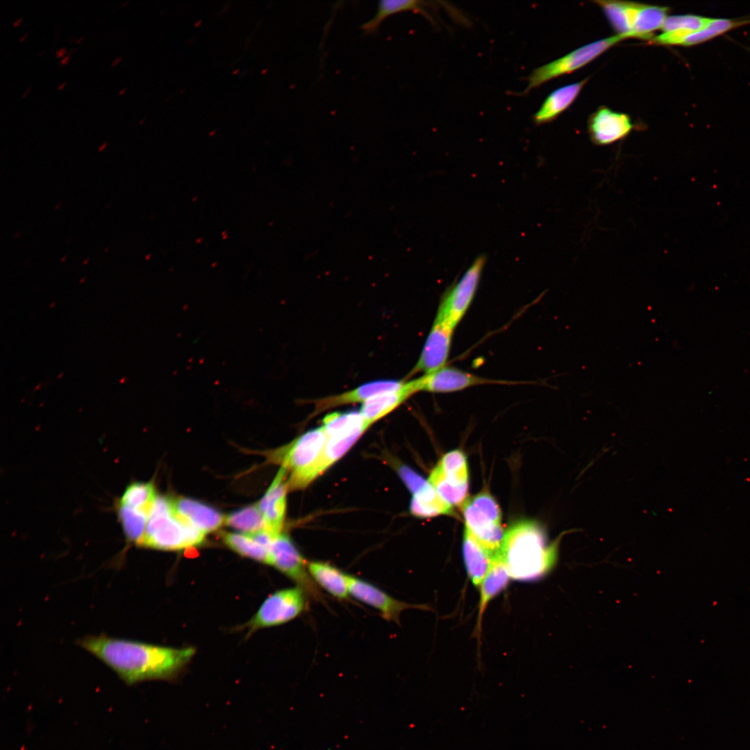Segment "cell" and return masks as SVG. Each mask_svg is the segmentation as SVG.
Segmentation results:
<instances>
[{
	"label": "cell",
	"instance_id": "cell-43",
	"mask_svg": "<svg viewBox=\"0 0 750 750\" xmlns=\"http://www.w3.org/2000/svg\"><path fill=\"white\" fill-rule=\"evenodd\" d=\"M65 82H63V83H61V84H60V85H59V86L58 87V90H60V89H62V88H63V86L65 85Z\"/></svg>",
	"mask_w": 750,
	"mask_h": 750
},
{
	"label": "cell",
	"instance_id": "cell-14",
	"mask_svg": "<svg viewBox=\"0 0 750 750\" xmlns=\"http://www.w3.org/2000/svg\"><path fill=\"white\" fill-rule=\"evenodd\" d=\"M364 431L327 437L322 451L313 463L301 476L288 483V490L303 489L328 468L342 457L356 443Z\"/></svg>",
	"mask_w": 750,
	"mask_h": 750
},
{
	"label": "cell",
	"instance_id": "cell-27",
	"mask_svg": "<svg viewBox=\"0 0 750 750\" xmlns=\"http://www.w3.org/2000/svg\"><path fill=\"white\" fill-rule=\"evenodd\" d=\"M669 11L670 8L667 6L641 3L631 38L649 41L654 36L653 33L662 28Z\"/></svg>",
	"mask_w": 750,
	"mask_h": 750
},
{
	"label": "cell",
	"instance_id": "cell-23",
	"mask_svg": "<svg viewBox=\"0 0 750 750\" xmlns=\"http://www.w3.org/2000/svg\"><path fill=\"white\" fill-rule=\"evenodd\" d=\"M308 569L316 585L333 597L344 600L350 596L348 574L328 562L321 561L308 562Z\"/></svg>",
	"mask_w": 750,
	"mask_h": 750
},
{
	"label": "cell",
	"instance_id": "cell-4",
	"mask_svg": "<svg viewBox=\"0 0 750 750\" xmlns=\"http://www.w3.org/2000/svg\"><path fill=\"white\" fill-rule=\"evenodd\" d=\"M465 528L493 555L499 553L505 532L499 504L488 492L468 498L462 505Z\"/></svg>",
	"mask_w": 750,
	"mask_h": 750
},
{
	"label": "cell",
	"instance_id": "cell-40",
	"mask_svg": "<svg viewBox=\"0 0 750 750\" xmlns=\"http://www.w3.org/2000/svg\"><path fill=\"white\" fill-rule=\"evenodd\" d=\"M107 145V142H103L99 147V151H101Z\"/></svg>",
	"mask_w": 750,
	"mask_h": 750
},
{
	"label": "cell",
	"instance_id": "cell-3",
	"mask_svg": "<svg viewBox=\"0 0 750 750\" xmlns=\"http://www.w3.org/2000/svg\"><path fill=\"white\" fill-rule=\"evenodd\" d=\"M205 533L180 519L172 498L157 497L148 517L144 534L138 546L176 551L201 544Z\"/></svg>",
	"mask_w": 750,
	"mask_h": 750
},
{
	"label": "cell",
	"instance_id": "cell-47",
	"mask_svg": "<svg viewBox=\"0 0 750 750\" xmlns=\"http://www.w3.org/2000/svg\"><path fill=\"white\" fill-rule=\"evenodd\" d=\"M43 53H44V50H43L40 53H39L38 56H40Z\"/></svg>",
	"mask_w": 750,
	"mask_h": 750
},
{
	"label": "cell",
	"instance_id": "cell-24",
	"mask_svg": "<svg viewBox=\"0 0 750 750\" xmlns=\"http://www.w3.org/2000/svg\"><path fill=\"white\" fill-rule=\"evenodd\" d=\"M432 2L415 0H383L379 1L377 11L374 16L364 23L360 28L365 34L375 33L381 24L388 17L403 12H415L423 15L430 21H433L428 9L435 6Z\"/></svg>",
	"mask_w": 750,
	"mask_h": 750
},
{
	"label": "cell",
	"instance_id": "cell-20",
	"mask_svg": "<svg viewBox=\"0 0 750 750\" xmlns=\"http://www.w3.org/2000/svg\"><path fill=\"white\" fill-rule=\"evenodd\" d=\"M414 394L415 392L410 380L405 381L399 389L381 393L362 403L360 412L367 424L370 426L390 413Z\"/></svg>",
	"mask_w": 750,
	"mask_h": 750
},
{
	"label": "cell",
	"instance_id": "cell-17",
	"mask_svg": "<svg viewBox=\"0 0 750 750\" xmlns=\"http://www.w3.org/2000/svg\"><path fill=\"white\" fill-rule=\"evenodd\" d=\"M287 473V470L281 467L266 493L257 503L265 519V528L276 535L281 533L285 517L288 490L285 480Z\"/></svg>",
	"mask_w": 750,
	"mask_h": 750
},
{
	"label": "cell",
	"instance_id": "cell-18",
	"mask_svg": "<svg viewBox=\"0 0 750 750\" xmlns=\"http://www.w3.org/2000/svg\"><path fill=\"white\" fill-rule=\"evenodd\" d=\"M176 516L205 534L217 530L225 517L213 508L188 498L173 499Z\"/></svg>",
	"mask_w": 750,
	"mask_h": 750
},
{
	"label": "cell",
	"instance_id": "cell-9",
	"mask_svg": "<svg viewBox=\"0 0 750 750\" xmlns=\"http://www.w3.org/2000/svg\"><path fill=\"white\" fill-rule=\"evenodd\" d=\"M269 565L292 580L315 600H323L319 587L312 580L305 560L289 536L281 533L269 549Z\"/></svg>",
	"mask_w": 750,
	"mask_h": 750
},
{
	"label": "cell",
	"instance_id": "cell-25",
	"mask_svg": "<svg viewBox=\"0 0 750 750\" xmlns=\"http://www.w3.org/2000/svg\"><path fill=\"white\" fill-rule=\"evenodd\" d=\"M594 3L601 8L617 35L631 38L641 3L619 0H598Z\"/></svg>",
	"mask_w": 750,
	"mask_h": 750
},
{
	"label": "cell",
	"instance_id": "cell-22",
	"mask_svg": "<svg viewBox=\"0 0 750 750\" xmlns=\"http://www.w3.org/2000/svg\"><path fill=\"white\" fill-rule=\"evenodd\" d=\"M462 554L467 576L473 585L478 588L497 555H493L483 547L466 528L463 535Z\"/></svg>",
	"mask_w": 750,
	"mask_h": 750
},
{
	"label": "cell",
	"instance_id": "cell-38",
	"mask_svg": "<svg viewBox=\"0 0 750 750\" xmlns=\"http://www.w3.org/2000/svg\"><path fill=\"white\" fill-rule=\"evenodd\" d=\"M69 55H67V56H66L65 57H64V58H62V59L61 60V61L60 62V65H65V64H66V63L67 62L68 60H69Z\"/></svg>",
	"mask_w": 750,
	"mask_h": 750
},
{
	"label": "cell",
	"instance_id": "cell-28",
	"mask_svg": "<svg viewBox=\"0 0 750 750\" xmlns=\"http://www.w3.org/2000/svg\"><path fill=\"white\" fill-rule=\"evenodd\" d=\"M327 437L336 435L353 433L357 431L365 432L369 427L360 411L344 412H332L323 419V426Z\"/></svg>",
	"mask_w": 750,
	"mask_h": 750
},
{
	"label": "cell",
	"instance_id": "cell-10",
	"mask_svg": "<svg viewBox=\"0 0 750 750\" xmlns=\"http://www.w3.org/2000/svg\"><path fill=\"white\" fill-rule=\"evenodd\" d=\"M327 440L322 426L310 430L277 451L276 458L288 472L290 483L308 469L320 455Z\"/></svg>",
	"mask_w": 750,
	"mask_h": 750
},
{
	"label": "cell",
	"instance_id": "cell-29",
	"mask_svg": "<svg viewBox=\"0 0 750 750\" xmlns=\"http://www.w3.org/2000/svg\"><path fill=\"white\" fill-rule=\"evenodd\" d=\"M224 544L238 554L269 565V550L247 533L224 532Z\"/></svg>",
	"mask_w": 750,
	"mask_h": 750
},
{
	"label": "cell",
	"instance_id": "cell-46",
	"mask_svg": "<svg viewBox=\"0 0 750 750\" xmlns=\"http://www.w3.org/2000/svg\"><path fill=\"white\" fill-rule=\"evenodd\" d=\"M66 258H67V256H64V257H63V258H62L61 259V261H62H62H64V260H65V259Z\"/></svg>",
	"mask_w": 750,
	"mask_h": 750
},
{
	"label": "cell",
	"instance_id": "cell-32",
	"mask_svg": "<svg viewBox=\"0 0 750 750\" xmlns=\"http://www.w3.org/2000/svg\"><path fill=\"white\" fill-rule=\"evenodd\" d=\"M749 24H750V19L712 18L704 28L687 36L682 46L690 47L699 44Z\"/></svg>",
	"mask_w": 750,
	"mask_h": 750
},
{
	"label": "cell",
	"instance_id": "cell-15",
	"mask_svg": "<svg viewBox=\"0 0 750 750\" xmlns=\"http://www.w3.org/2000/svg\"><path fill=\"white\" fill-rule=\"evenodd\" d=\"M633 128L630 117L601 106L588 119V131L597 145H608L626 137Z\"/></svg>",
	"mask_w": 750,
	"mask_h": 750
},
{
	"label": "cell",
	"instance_id": "cell-5",
	"mask_svg": "<svg viewBox=\"0 0 750 750\" xmlns=\"http://www.w3.org/2000/svg\"><path fill=\"white\" fill-rule=\"evenodd\" d=\"M625 39L624 36L617 34L603 38L582 46L562 57L535 68L527 77V86L522 94H527L553 78L583 67Z\"/></svg>",
	"mask_w": 750,
	"mask_h": 750
},
{
	"label": "cell",
	"instance_id": "cell-44",
	"mask_svg": "<svg viewBox=\"0 0 750 750\" xmlns=\"http://www.w3.org/2000/svg\"><path fill=\"white\" fill-rule=\"evenodd\" d=\"M125 90H126V88H123L122 89H121V90H119V93H118V94H122L124 93V92L125 91Z\"/></svg>",
	"mask_w": 750,
	"mask_h": 750
},
{
	"label": "cell",
	"instance_id": "cell-21",
	"mask_svg": "<svg viewBox=\"0 0 750 750\" xmlns=\"http://www.w3.org/2000/svg\"><path fill=\"white\" fill-rule=\"evenodd\" d=\"M510 577L499 553L494 558L492 565L483 579L479 588L480 597L477 625L475 628L478 639L480 638L483 616L489 603L507 587Z\"/></svg>",
	"mask_w": 750,
	"mask_h": 750
},
{
	"label": "cell",
	"instance_id": "cell-8",
	"mask_svg": "<svg viewBox=\"0 0 750 750\" xmlns=\"http://www.w3.org/2000/svg\"><path fill=\"white\" fill-rule=\"evenodd\" d=\"M308 597L306 592L298 586L274 592L263 601L247 623L249 633L294 619L307 610Z\"/></svg>",
	"mask_w": 750,
	"mask_h": 750
},
{
	"label": "cell",
	"instance_id": "cell-1",
	"mask_svg": "<svg viewBox=\"0 0 750 750\" xmlns=\"http://www.w3.org/2000/svg\"><path fill=\"white\" fill-rule=\"evenodd\" d=\"M77 644L128 684L171 677L195 653L192 647H162L104 634L85 636L78 640Z\"/></svg>",
	"mask_w": 750,
	"mask_h": 750
},
{
	"label": "cell",
	"instance_id": "cell-48",
	"mask_svg": "<svg viewBox=\"0 0 750 750\" xmlns=\"http://www.w3.org/2000/svg\"><path fill=\"white\" fill-rule=\"evenodd\" d=\"M126 3H128V1H126V2H124V3L122 4V6H125V5L126 4Z\"/></svg>",
	"mask_w": 750,
	"mask_h": 750
},
{
	"label": "cell",
	"instance_id": "cell-30",
	"mask_svg": "<svg viewBox=\"0 0 750 750\" xmlns=\"http://www.w3.org/2000/svg\"><path fill=\"white\" fill-rule=\"evenodd\" d=\"M156 498L153 483L135 482L127 486L117 503L141 510L149 515Z\"/></svg>",
	"mask_w": 750,
	"mask_h": 750
},
{
	"label": "cell",
	"instance_id": "cell-45",
	"mask_svg": "<svg viewBox=\"0 0 750 750\" xmlns=\"http://www.w3.org/2000/svg\"><path fill=\"white\" fill-rule=\"evenodd\" d=\"M83 36H82V37H81L80 38H78V40H76V43H78V42H81V40H83Z\"/></svg>",
	"mask_w": 750,
	"mask_h": 750
},
{
	"label": "cell",
	"instance_id": "cell-37",
	"mask_svg": "<svg viewBox=\"0 0 750 750\" xmlns=\"http://www.w3.org/2000/svg\"><path fill=\"white\" fill-rule=\"evenodd\" d=\"M122 56L117 57L115 60H112V62L111 63V67H113L114 65H117V63H118L122 60Z\"/></svg>",
	"mask_w": 750,
	"mask_h": 750
},
{
	"label": "cell",
	"instance_id": "cell-11",
	"mask_svg": "<svg viewBox=\"0 0 750 750\" xmlns=\"http://www.w3.org/2000/svg\"><path fill=\"white\" fill-rule=\"evenodd\" d=\"M410 381L415 393L420 391L447 393L479 385L512 384L510 381L488 379L446 365Z\"/></svg>",
	"mask_w": 750,
	"mask_h": 750
},
{
	"label": "cell",
	"instance_id": "cell-39",
	"mask_svg": "<svg viewBox=\"0 0 750 750\" xmlns=\"http://www.w3.org/2000/svg\"><path fill=\"white\" fill-rule=\"evenodd\" d=\"M22 17H19L17 20L13 22V24H12V26L13 27L17 26L19 24V22L22 21Z\"/></svg>",
	"mask_w": 750,
	"mask_h": 750
},
{
	"label": "cell",
	"instance_id": "cell-41",
	"mask_svg": "<svg viewBox=\"0 0 750 750\" xmlns=\"http://www.w3.org/2000/svg\"><path fill=\"white\" fill-rule=\"evenodd\" d=\"M30 90H31V87L29 86L28 88H26V91H25V92H24V94H23L22 95V97H25V95H26V94H27V93H28V92H29Z\"/></svg>",
	"mask_w": 750,
	"mask_h": 750
},
{
	"label": "cell",
	"instance_id": "cell-19",
	"mask_svg": "<svg viewBox=\"0 0 750 750\" xmlns=\"http://www.w3.org/2000/svg\"><path fill=\"white\" fill-rule=\"evenodd\" d=\"M588 79L586 78L560 87L551 92L534 114L533 122L541 125L556 119L574 102Z\"/></svg>",
	"mask_w": 750,
	"mask_h": 750
},
{
	"label": "cell",
	"instance_id": "cell-31",
	"mask_svg": "<svg viewBox=\"0 0 750 750\" xmlns=\"http://www.w3.org/2000/svg\"><path fill=\"white\" fill-rule=\"evenodd\" d=\"M116 508L127 541L138 546L144 534L149 515L117 503Z\"/></svg>",
	"mask_w": 750,
	"mask_h": 750
},
{
	"label": "cell",
	"instance_id": "cell-26",
	"mask_svg": "<svg viewBox=\"0 0 750 750\" xmlns=\"http://www.w3.org/2000/svg\"><path fill=\"white\" fill-rule=\"evenodd\" d=\"M410 510L412 515L428 518L453 515V506L447 503L429 483L412 494Z\"/></svg>",
	"mask_w": 750,
	"mask_h": 750
},
{
	"label": "cell",
	"instance_id": "cell-6",
	"mask_svg": "<svg viewBox=\"0 0 750 750\" xmlns=\"http://www.w3.org/2000/svg\"><path fill=\"white\" fill-rule=\"evenodd\" d=\"M469 473L467 458L460 450L444 454L431 471L428 481L451 506L467 499Z\"/></svg>",
	"mask_w": 750,
	"mask_h": 750
},
{
	"label": "cell",
	"instance_id": "cell-42",
	"mask_svg": "<svg viewBox=\"0 0 750 750\" xmlns=\"http://www.w3.org/2000/svg\"><path fill=\"white\" fill-rule=\"evenodd\" d=\"M27 35H28V33H25V34H24V35L23 36L20 37V38H19V40L20 42H21V41H22V40H24V38H26V37L27 36Z\"/></svg>",
	"mask_w": 750,
	"mask_h": 750
},
{
	"label": "cell",
	"instance_id": "cell-49",
	"mask_svg": "<svg viewBox=\"0 0 750 750\" xmlns=\"http://www.w3.org/2000/svg\"><path fill=\"white\" fill-rule=\"evenodd\" d=\"M88 260H89V258H88L87 260H85V262H83V264H85V263H86V262H88Z\"/></svg>",
	"mask_w": 750,
	"mask_h": 750
},
{
	"label": "cell",
	"instance_id": "cell-35",
	"mask_svg": "<svg viewBox=\"0 0 750 750\" xmlns=\"http://www.w3.org/2000/svg\"><path fill=\"white\" fill-rule=\"evenodd\" d=\"M398 472L407 488L414 494L428 485V480L406 466L399 467Z\"/></svg>",
	"mask_w": 750,
	"mask_h": 750
},
{
	"label": "cell",
	"instance_id": "cell-13",
	"mask_svg": "<svg viewBox=\"0 0 750 750\" xmlns=\"http://www.w3.org/2000/svg\"><path fill=\"white\" fill-rule=\"evenodd\" d=\"M455 327L435 318L419 358L408 377L417 373L433 372L446 365Z\"/></svg>",
	"mask_w": 750,
	"mask_h": 750
},
{
	"label": "cell",
	"instance_id": "cell-12",
	"mask_svg": "<svg viewBox=\"0 0 750 750\" xmlns=\"http://www.w3.org/2000/svg\"><path fill=\"white\" fill-rule=\"evenodd\" d=\"M347 579L349 595L377 610L388 622L399 624L401 613L408 609H429L426 605L411 604L396 599L374 584L355 576L348 574Z\"/></svg>",
	"mask_w": 750,
	"mask_h": 750
},
{
	"label": "cell",
	"instance_id": "cell-36",
	"mask_svg": "<svg viewBox=\"0 0 750 750\" xmlns=\"http://www.w3.org/2000/svg\"><path fill=\"white\" fill-rule=\"evenodd\" d=\"M66 52H67V49H66V48H65V47H61V48H60V49H59L58 50H57V51L56 52V53H55V54H56V57L57 58H60V57H62V56H63L64 54H65V53H66Z\"/></svg>",
	"mask_w": 750,
	"mask_h": 750
},
{
	"label": "cell",
	"instance_id": "cell-16",
	"mask_svg": "<svg viewBox=\"0 0 750 750\" xmlns=\"http://www.w3.org/2000/svg\"><path fill=\"white\" fill-rule=\"evenodd\" d=\"M404 383L405 381L397 380L374 381L338 394L315 399L313 401L314 410L312 416L340 406L362 403L381 393L397 390L401 388Z\"/></svg>",
	"mask_w": 750,
	"mask_h": 750
},
{
	"label": "cell",
	"instance_id": "cell-34",
	"mask_svg": "<svg viewBox=\"0 0 750 750\" xmlns=\"http://www.w3.org/2000/svg\"><path fill=\"white\" fill-rule=\"evenodd\" d=\"M712 19L710 17L695 15L668 16L661 30L663 32L681 30L693 33L704 28Z\"/></svg>",
	"mask_w": 750,
	"mask_h": 750
},
{
	"label": "cell",
	"instance_id": "cell-33",
	"mask_svg": "<svg viewBox=\"0 0 750 750\" xmlns=\"http://www.w3.org/2000/svg\"><path fill=\"white\" fill-rule=\"evenodd\" d=\"M224 524L243 533H253L266 528L265 519L257 503L228 515Z\"/></svg>",
	"mask_w": 750,
	"mask_h": 750
},
{
	"label": "cell",
	"instance_id": "cell-2",
	"mask_svg": "<svg viewBox=\"0 0 750 750\" xmlns=\"http://www.w3.org/2000/svg\"><path fill=\"white\" fill-rule=\"evenodd\" d=\"M558 546V540L548 542L538 523L523 520L505 531L499 556L510 578L532 581L545 576L554 566Z\"/></svg>",
	"mask_w": 750,
	"mask_h": 750
},
{
	"label": "cell",
	"instance_id": "cell-7",
	"mask_svg": "<svg viewBox=\"0 0 750 750\" xmlns=\"http://www.w3.org/2000/svg\"><path fill=\"white\" fill-rule=\"evenodd\" d=\"M486 260V255H478L461 278L444 292L435 319L456 327L474 299Z\"/></svg>",
	"mask_w": 750,
	"mask_h": 750
}]
</instances>
